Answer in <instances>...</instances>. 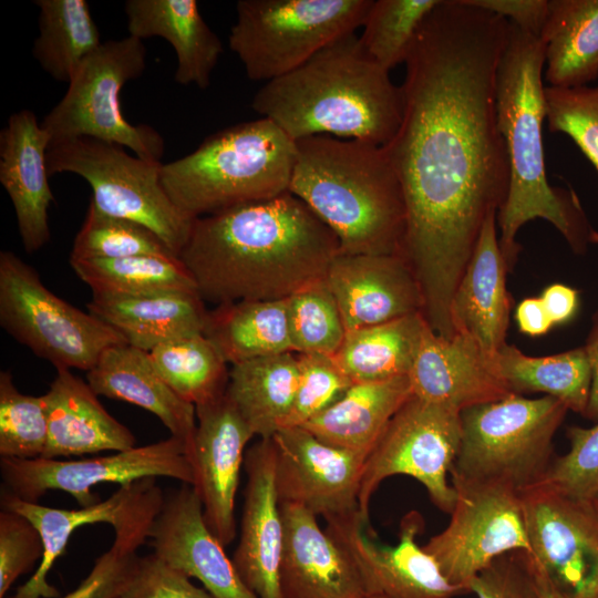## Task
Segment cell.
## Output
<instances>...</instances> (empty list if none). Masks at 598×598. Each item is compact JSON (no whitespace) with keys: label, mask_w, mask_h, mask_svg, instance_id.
Segmentation results:
<instances>
[{"label":"cell","mask_w":598,"mask_h":598,"mask_svg":"<svg viewBox=\"0 0 598 598\" xmlns=\"http://www.w3.org/2000/svg\"><path fill=\"white\" fill-rule=\"evenodd\" d=\"M509 25L467 0H441L405 61L402 118L384 145L406 208L400 255L426 323L444 338L455 333L452 298L483 225L507 194L496 73Z\"/></svg>","instance_id":"obj_1"},{"label":"cell","mask_w":598,"mask_h":598,"mask_svg":"<svg viewBox=\"0 0 598 598\" xmlns=\"http://www.w3.org/2000/svg\"><path fill=\"white\" fill-rule=\"evenodd\" d=\"M339 252L331 229L287 192L194 219L178 258L218 306L288 299L324 280Z\"/></svg>","instance_id":"obj_2"},{"label":"cell","mask_w":598,"mask_h":598,"mask_svg":"<svg viewBox=\"0 0 598 598\" xmlns=\"http://www.w3.org/2000/svg\"><path fill=\"white\" fill-rule=\"evenodd\" d=\"M544 68L542 40L511 23L496 73L497 122L508 163L507 194L496 219L508 272L520 251L517 233L530 220L551 224L576 255L586 254L597 234L575 190L554 187L546 176Z\"/></svg>","instance_id":"obj_3"},{"label":"cell","mask_w":598,"mask_h":598,"mask_svg":"<svg viewBox=\"0 0 598 598\" xmlns=\"http://www.w3.org/2000/svg\"><path fill=\"white\" fill-rule=\"evenodd\" d=\"M389 73L352 33L266 82L251 107L293 141L331 135L384 146L400 126L403 107L401 86Z\"/></svg>","instance_id":"obj_4"},{"label":"cell","mask_w":598,"mask_h":598,"mask_svg":"<svg viewBox=\"0 0 598 598\" xmlns=\"http://www.w3.org/2000/svg\"><path fill=\"white\" fill-rule=\"evenodd\" d=\"M289 192L339 241V254H400L406 208L384 146L331 135L296 141Z\"/></svg>","instance_id":"obj_5"},{"label":"cell","mask_w":598,"mask_h":598,"mask_svg":"<svg viewBox=\"0 0 598 598\" xmlns=\"http://www.w3.org/2000/svg\"><path fill=\"white\" fill-rule=\"evenodd\" d=\"M296 141L266 117L207 136L192 153L162 165L173 203L196 219L289 192Z\"/></svg>","instance_id":"obj_6"},{"label":"cell","mask_w":598,"mask_h":598,"mask_svg":"<svg viewBox=\"0 0 598 598\" xmlns=\"http://www.w3.org/2000/svg\"><path fill=\"white\" fill-rule=\"evenodd\" d=\"M559 400L513 393L461 412V442L450 475L522 494L538 485L553 460V440L568 413Z\"/></svg>","instance_id":"obj_7"},{"label":"cell","mask_w":598,"mask_h":598,"mask_svg":"<svg viewBox=\"0 0 598 598\" xmlns=\"http://www.w3.org/2000/svg\"><path fill=\"white\" fill-rule=\"evenodd\" d=\"M373 0H239L229 47L252 81H272L362 28Z\"/></svg>","instance_id":"obj_8"},{"label":"cell","mask_w":598,"mask_h":598,"mask_svg":"<svg viewBox=\"0 0 598 598\" xmlns=\"http://www.w3.org/2000/svg\"><path fill=\"white\" fill-rule=\"evenodd\" d=\"M146 68L143 40L127 35L107 40L80 65L60 102L41 125L51 145L78 137H92L130 148L134 155L161 162L165 143L152 126L131 124L123 115V86ZM50 145V146H51Z\"/></svg>","instance_id":"obj_9"},{"label":"cell","mask_w":598,"mask_h":598,"mask_svg":"<svg viewBox=\"0 0 598 598\" xmlns=\"http://www.w3.org/2000/svg\"><path fill=\"white\" fill-rule=\"evenodd\" d=\"M162 165L131 155L118 144L92 137L52 144L47 153L50 176L72 173L83 177L92 188L91 202L100 210L147 227L178 256L194 219L165 192Z\"/></svg>","instance_id":"obj_10"},{"label":"cell","mask_w":598,"mask_h":598,"mask_svg":"<svg viewBox=\"0 0 598 598\" xmlns=\"http://www.w3.org/2000/svg\"><path fill=\"white\" fill-rule=\"evenodd\" d=\"M0 324L56 369L89 371L102 353L127 343L113 328L55 296L12 251L0 252Z\"/></svg>","instance_id":"obj_11"},{"label":"cell","mask_w":598,"mask_h":598,"mask_svg":"<svg viewBox=\"0 0 598 598\" xmlns=\"http://www.w3.org/2000/svg\"><path fill=\"white\" fill-rule=\"evenodd\" d=\"M461 434V412L412 394L364 462L359 489L361 515L369 519L373 493L393 475L419 481L432 503L450 514L456 495L447 476L457 456Z\"/></svg>","instance_id":"obj_12"},{"label":"cell","mask_w":598,"mask_h":598,"mask_svg":"<svg viewBox=\"0 0 598 598\" xmlns=\"http://www.w3.org/2000/svg\"><path fill=\"white\" fill-rule=\"evenodd\" d=\"M452 477L455 503L447 526L424 550L447 580L470 594L471 581L498 557L530 554L520 495L498 484Z\"/></svg>","instance_id":"obj_13"},{"label":"cell","mask_w":598,"mask_h":598,"mask_svg":"<svg viewBox=\"0 0 598 598\" xmlns=\"http://www.w3.org/2000/svg\"><path fill=\"white\" fill-rule=\"evenodd\" d=\"M0 473L6 492L21 499L37 503L47 492L59 489L69 493L81 507L100 502L92 487L101 483L123 486L148 477L195 483L190 452L182 440L172 435L156 443L92 458L1 457Z\"/></svg>","instance_id":"obj_14"},{"label":"cell","mask_w":598,"mask_h":598,"mask_svg":"<svg viewBox=\"0 0 598 598\" xmlns=\"http://www.w3.org/2000/svg\"><path fill=\"white\" fill-rule=\"evenodd\" d=\"M530 557L560 598H598V506L544 485L519 494Z\"/></svg>","instance_id":"obj_15"},{"label":"cell","mask_w":598,"mask_h":598,"mask_svg":"<svg viewBox=\"0 0 598 598\" xmlns=\"http://www.w3.org/2000/svg\"><path fill=\"white\" fill-rule=\"evenodd\" d=\"M165 495L156 478L148 477L120 486L109 498L79 509H61L21 499L8 492L1 495L3 509L27 517L39 530L43 555L31 578L10 598H59L60 591L47 580L54 561L64 553L72 533L83 526L106 523L115 536L150 538Z\"/></svg>","instance_id":"obj_16"},{"label":"cell","mask_w":598,"mask_h":598,"mask_svg":"<svg viewBox=\"0 0 598 598\" xmlns=\"http://www.w3.org/2000/svg\"><path fill=\"white\" fill-rule=\"evenodd\" d=\"M271 440L280 503L299 505L327 522L360 513L367 457L330 445L303 426L280 429Z\"/></svg>","instance_id":"obj_17"},{"label":"cell","mask_w":598,"mask_h":598,"mask_svg":"<svg viewBox=\"0 0 598 598\" xmlns=\"http://www.w3.org/2000/svg\"><path fill=\"white\" fill-rule=\"evenodd\" d=\"M327 529L339 538L358 561L370 595L386 598H454L467 594L451 584L436 560L417 544L424 520L416 511L400 523L394 546L378 543L370 534L369 519L361 513L327 522Z\"/></svg>","instance_id":"obj_18"},{"label":"cell","mask_w":598,"mask_h":598,"mask_svg":"<svg viewBox=\"0 0 598 598\" xmlns=\"http://www.w3.org/2000/svg\"><path fill=\"white\" fill-rule=\"evenodd\" d=\"M192 447L196 489L205 522L225 547L236 536L235 499L245 446L255 436L228 395L195 406Z\"/></svg>","instance_id":"obj_19"},{"label":"cell","mask_w":598,"mask_h":598,"mask_svg":"<svg viewBox=\"0 0 598 598\" xmlns=\"http://www.w3.org/2000/svg\"><path fill=\"white\" fill-rule=\"evenodd\" d=\"M247 485L240 535L233 563L258 598H285L280 567L285 524L276 488V456L271 439H260L244 458Z\"/></svg>","instance_id":"obj_20"},{"label":"cell","mask_w":598,"mask_h":598,"mask_svg":"<svg viewBox=\"0 0 598 598\" xmlns=\"http://www.w3.org/2000/svg\"><path fill=\"white\" fill-rule=\"evenodd\" d=\"M285 544L280 585L285 598H365L363 573L347 546L308 509L280 503Z\"/></svg>","instance_id":"obj_21"},{"label":"cell","mask_w":598,"mask_h":598,"mask_svg":"<svg viewBox=\"0 0 598 598\" xmlns=\"http://www.w3.org/2000/svg\"><path fill=\"white\" fill-rule=\"evenodd\" d=\"M324 281L347 332L423 311L420 285L400 254H338Z\"/></svg>","instance_id":"obj_22"},{"label":"cell","mask_w":598,"mask_h":598,"mask_svg":"<svg viewBox=\"0 0 598 598\" xmlns=\"http://www.w3.org/2000/svg\"><path fill=\"white\" fill-rule=\"evenodd\" d=\"M150 538L155 555L189 578L198 579L214 598H258L208 528L193 485L183 484L165 496Z\"/></svg>","instance_id":"obj_23"},{"label":"cell","mask_w":598,"mask_h":598,"mask_svg":"<svg viewBox=\"0 0 598 598\" xmlns=\"http://www.w3.org/2000/svg\"><path fill=\"white\" fill-rule=\"evenodd\" d=\"M409 380L414 396L458 412L513 394L471 336L456 331L447 339L429 326Z\"/></svg>","instance_id":"obj_24"},{"label":"cell","mask_w":598,"mask_h":598,"mask_svg":"<svg viewBox=\"0 0 598 598\" xmlns=\"http://www.w3.org/2000/svg\"><path fill=\"white\" fill-rule=\"evenodd\" d=\"M51 137L30 110L10 115L0 133V183L12 203L22 246L33 254L51 238L47 153Z\"/></svg>","instance_id":"obj_25"},{"label":"cell","mask_w":598,"mask_h":598,"mask_svg":"<svg viewBox=\"0 0 598 598\" xmlns=\"http://www.w3.org/2000/svg\"><path fill=\"white\" fill-rule=\"evenodd\" d=\"M497 214L483 225L473 255L462 275L451 302L455 332L471 336L489 357L504 344L511 316L508 272L499 247Z\"/></svg>","instance_id":"obj_26"},{"label":"cell","mask_w":598,"mask_h":598,"mask_svg":"<svg viewBox=\"0 0 598 598\" xmlns=\"http://www.w3.org/2000/svg\"><path fill=\"white\" fill-rule=\"evenodd\" d=\"M42 398L48 419V443L42 457L122 452L135 446L131 430L114 419L90 384L70 369H56Z\"/></svg>","instance_id":"obj_27"},{"label":"cell","mask_w":598,"mask_h":598,"mask_svg":"<svg viewBox=\"0 0 598 598\" xmlns=\"http://www.w3.org/2000/svg\"><path fill=\"white\" fill-rule=\"evenodd\" d=\"M86 380L97 395L132 403L156 415L172 436L187 445L192 457L195 405L169 388L148 352L128 343L111 347L86 372Z\"/></svg>","instance_id":"obj_28"},{"label":"cell","mask_w":598,"mask_h":598,"mask_svg":"<svg viewBox=\"0 0 598 598\" xmlns=\"http://www.w3.org/2000/svg\"><path fill=\"white\" fill-rule=\"evenodd\" d=\"M124 11L128 35L140 40L159 37L174 48V79L178 84H195L203 90L210 85L224 48L204 20L197 1L127 0Z\"/></svg>","instance_id":"obj_29"},{"label":"cell","mask_w":598,"mask_h":598,"mask_svg":"<svg viewBox=\"0 0 598 598\" xmlns=\"http://www.w3.org/2000/svg\"><path fill=\"white\" fill-rule=\"evenodd\" d=\"M87 310L130 346L146 352L175 339L204 333L208 312L197 291L131 297L93 293Z\"/></svg>","instance_id":"obj_30"},{"label":"cell","mask_w":598,"mask_h":598,"mask_svg":"<svg viewBox=\"0 0 598 598\" xmlns=\"http://www.w3.org/2000/svg\"><path fill=\"white\" fill-rule=\"evenodd\" d=\"M411 395L409 377L352 383L337 402L302 426L330 445L368 457Z\"/></svg>","instance_id":"obj_31"},{"label":"cell","mask_w":598,"mask_h":598,"mask_svg":"<svg viewBox=\"0 0 598 598\" xmlns=\"http://www.w3.org/2000/svg\"><path fill=\"white\" fill-rule=\"evenodd\" d=\"M539 39L547 86L579 87L598 79V0H548Z\"/></svg>","instance_id":"obj_32"},{"label":"cell","mask_w":598,"mask_h":598,"mask_svg":"<svg viewBox=\"0 0 598 598\" xmlns=\"http://www.w3.org/2000/svg\"><path fill=\"white\" fill-rule=\"evenodd\" d=\"M297 353L286 352L231 365L226 394L255 436L271 439L293 404Z\"/></svg>","instance_id":"obj_33"},{"label":"cell","mask_w":598,"mask_h":598,"mask_svg":"<svg viewBox=\"0 0 598 598\" xmlns=\"http://www.w3.org/2000/svg\"><path fill=\"white\" fill-rule=\"evenodd\" d=\"M204 334L231 365L256 358L295 352L287 299L215 306L207 312Z\"/></svg>","instance_id":"obj_34"},{"label":"cell","mask_w":598,"mask_h":598,"mask_svg":"<svg viewBox=\"0 0 598 598\" xmlns=\"http://www.w3.org/2000/svg\"><path fill=\"white\" fill-rule=\"evenodd\" d=\"M427 326L414 313L348 331L332 358L352 383L409 377Z\"/></svg>","instance_id":"obj_35"},{"label":"cell","mask_w":598,"mask_h":598,"mask_svg":"<svg viewBox=\"0 0 598 598\" xmlns=\"http://www.w3.org/2000/svg\"><path fill=\"white\" fill-rule=\"evenodd\" d=\"M491 361L513 393L540 392L584 415L590 395L591 367L585 348L533 357L514 344H504Z\"/></svg>","instance_id":"obj_36"},{"label":"cell","mask_w":598,"mask_h":598,"mask_svg":"<svg viewBox=\"0 0 598 598\" xmlns=\"http://www.w3.org/2000/svg\"><path fill=\"white\" fill-rule=\"evenodd\" d=\"M38 30L32 54L54 80L69 83L101 44L86 0H37Z\"/></svg>","instance_id":"obj_37"},{"label":"cell","mask_w":598,"mask_h":598,"mask_svg":"<svg viewBox=\"0 0 598 598\" xmlns=\"http://www.w3.org/2000/svg\"><path fill=\"white\" fill-rule=\"evenodd\" d=\"M75 275L92 293L144 296L167 291H197L177 256L141 255L117 259L70 260Z\"/></svg>","instance_id":"obj_38"},{"label":"cell","mask_w":598,"mask_h":598,"mask_svg":"<svg viewBox=\"0 0 598 598\" xmlns=\"http://www.w3.org/2000/svg\"><path fill=\"white\" fill-rule=\"evenodd\" d=\"M148 353L161 377L184 401L197 406L226 393L228 363L204 333L162 343Z\"/></svg>","instance_id":"obj_39"},{"label":"cell","mask_w":598,"mask_h":598,"mask_svg":"<svg viewBox=\"0 0 598 598\" xmlns=\"http://www.w3.org/2000/svg\"><path fill=\"white\" fill-rule=\"evenodd\" d=\"M441 0H373L359 37L367 54L389 71L405 63L414 39Z\"/></svg>","instance_id":"obj_40"},{"label":"cell","mask_w":598,"mask_h":598,"mask_svg":"<svg viewBox=\"0 0 598 598\" xmlns=\"http://www.w3.org/2000/svg\"><path fill=\"white\" fill-rule=\"evenodd\" d=\"M141 255L176 256L153 230L135 221L105 214L91 202L74 237L70 260L117 259Z\"/></svg>","instance_id":"obj_41"},{"label":"cell","mask_w":598,"mask_h":598,"mask_svg":"<svg viewBox=\"0 0 598 598\" xmlns=\"http://www.w3.org/2000/svg\"><path fill=\"white\" fill-rule=\"evenodd\" d=\"M288 323L296 353L333 357L347 330L337 301L324 280L287 299Z\"/></svg>","instance_id":"obj_42"},{"label":"cell","mask_w":598,"mask_h":598,"mask_svg":"<svg viewBox=\"0 0 598 598\" xmlns=\"http://www.w3.org/2000/svg\"><path fill=\"white\" fill-rule=\"evenodd\" d=\"M48 443V419L42 395L21 393L8 371L0 372V455L42 457Z\"/></svg>","instance_id":"obj_43"},{"label":"cell","mask_w":598,"mask_h":598,"mask_svg":"<svg viewBox=\"0 0 598 598\" xmlns=\"http://www.w3.org/2000/svg\"><path fill=\"white\" fill-rule=\"evenodd\" d=\"M545 104L549 131L569 136L598 174V84L545 86ZM595 243L598 244V231Z\"/></svg>","instance_id":"obj_44"},{"label":"cell","mask_w":598,"mask_h":598,"mask_svg":"<svg viewBox=\"0 0 598 598\" xmlns=\"http://www.w3.org/2000/svg\"><path fill=\"white\" fill-rule=\"evenodd\" d=\"M297 360L298 386L281 429L305 425L337 402L352 384L332 357L297 353Z\"/></svg>","instance_id":"obj_45"},{"label":"cell","mask_w":598,"mask_h":598,"mask_svg":"<svg viewBox=\"0 0 598 598\" xmlns=\"http://www.w3.org/2000/svg\"><path fill=\"white\" fill-rule=\"evenodd\" d=\"M567 437L568 452L553 460L538 485L575 498L594 501L598 494V422L590 427L570 426Z\"/></svg>","instance_id":"obj_46"},{"label":"cell","mask_w":598,"mask_h":598,"mask_svg":"<svg viewBox=\"0 0 598 598\" xmlns=\"http://www.w3.org/2000/svg\"><path fill=\"white\" fill-rule=\"evenodd\" d=\"M43 543L39 530L24 516L8 509L0 513V598L13 582L29 573L42 558Z\"/></svg>","instance_id":"obj_47"},{"label":"cell","mask_w":598,"mask_h":598,"mask_svg":"<svg viewBox=\"0 0 598 598\" xmlns=\"http://www.w3.org/2000/svg\"><path fill=\"white\" fill-rule=\"evenodd\" d=\"M138 538L115 536L112 546L99 556L79 586L59 598H120L134 569Z\"/></svg>","instance_id":"obj_48"},{"label":"cell","mask_w":598,"mask_h":598,"mask_svg":"<svg viewBox=\"0 0 598 598\" xmlns=\"http://www.w3.org/2000/svg\"><path fill=\"white\" fill-rule=\"evenodd\" d=\"M476 598H540L529 555L505 554L482 570L470 584Z\"/></svg>","instance_id":"obj_49"},{"label":"cell","mask_w":598,"mask_h":598,"mask_svg":"<svg viewBox=\"0 0 598 598\" xmlns=\"http://www.w3.org/2000/svg\"><path fill=\"white\" fill-rule=\"evenodd\" d=\"M120 598H214L154 553L138 556Z\"/></svg>","instance_id":"obj_50"},{"label":"cell","mask_w":598,"mask_h":598,"mask_svg":"<svg viewBox=\"0 0 598 598\" xmlns=\"http://www.w3.org/2000/svg\"><path fill=\"white\" fill-rule=\"evenodd\" d=\"M476 8L489 11L520 30L539 38L548 13L547 0H467Z\"/></svg>","instance_id":"obj_51"},{"label":"cell","mask_w":598,"mask_h":598,"mask_svg":"<svg viewBox=\"0 0 598 598\" xmlns=\"http://www.w3.org/2000/svg\"><path fill=\"white\" fill-rule=\"evenodd\" d=\"M540 299L554 326L564 324L573 319L579 305L577 290L563 283L546 287Z\"/></svg>","instance_id":"obj_52"},{"label":"cell","mask_w":598,"mask_h":598,"mask_svg":"<svg viewBox=\"0 0 598 598\" xmlns=\"http://www.w3.org/2000/svg\"><path fill=\"white\" fill-rule=\"evenodd\" d=\"M515 320L518 330L530 337L546 334L554 327L540 297L523 299L516 307Z\"/></svg>","instance_id":"obj_53"},{"label":"cell","mask_w":598,"mask_h":598,"mask_svg":"<svg viewBox=\"0 0 598 598\" xmlns=\"http://www.w3.org/2000/svg\"><path fill=\"white\" fill-rule=\"evenodd\" d=\"M591 367V388L584 417L598 422V309L591 317V326L582 346Z\"/></svg>","instance_id":"obj_54"},{"label":"cell","mask_w":598,"mask_h":598,"mask_svg":"<svg viewBox=\"0 0 598 598\" xmlns=\"http://www.w3.org/2000/svg\"><path fill=\"white\" fill-rule=\"evenodd\" d=\"M529 558L540 598H560L553 589L545 575L535 565L530 556Z\"/></svg>","instance_id":"obj_55"},{"label":"cell","mask_w":598,"mask_h":598,"mask_svg":"<svg viewBox=\"0 0 598 598\" xmlns=\"http://www.w3.org/2000/svg\"><path fill=\"white\" fill-rule=\"evenodd\" d=\"M365 598H386V597L381 596V595H370V596H368Z\"/></svg>","instance_id":"obj_56"},{"label":"cell","mask_w":598,"mask_h":598,"mask_svg":"<svg viewBox=\"0 0 598 598\" xmlns=\"http://www.w3.org/2000/svg\"><path fill=\"white\" fill-rule=\"evenodd\" d=\"M594 502H595V504L598 506V494H597V496L595 497Z\"/></svg>","instance_id":"obj_57"}]
</instances>
